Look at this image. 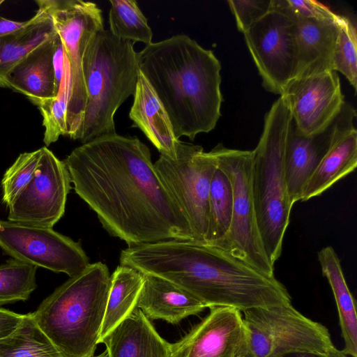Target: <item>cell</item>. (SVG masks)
Returning a JSON list of instances; mask_svg holds the SVG:
<instances>
[{"label": "cell", "instance_id": "cell-22", "mask_svg": "<svg viewBox=\"0 0 357 357\" xmlns=\"http://www.w3.org/2000/svg\"><path fill=\"white\" fill-rule=\"evenodd\" d=\"M36 2L38 9L27 26L0 37V88L10 89V77L15 67L56 33L43 0Z\"/></svg>", "mask_w": 357, "mask_h": 357}, {"label": "cell", "instance_id": "cell-23", "mask_svg": "<svg viewBox=\"0 0 357 357\" xmlns=\"http://www.w3.org/2000/svg\"><path fill=\"white\" fill-rule=\"evenodd\" d=\"M322 274L328 281L337 305L344 346L342 352L357 357V314L356 301L345 280L340 261L331 246L318 252Z\"/></svg>", "mask_w": 357, "mask_h": 357}, {"label": "cell", "instance_id": "cell-35", "mask_svg": "<svg viewBox=\"0 0 357 357\" xmlns=\"http://www.w3.org/2000/svg\"><path fill=\"white\" fill-rule=\"evenodd\" d=\"M24 314L0 307V340L13 334L22 323Z\"/></svg>", "mask_w": 357, "mask_h": 357}, {"label": "cell", "instance_id": "cell-5", "mask_svg": "<svg viewBox=\"0 0 357 357\" xmlns=\"http://www.w3.org/2000/svg\"><path fill=\"white\" fill-rule=\"evenodd\" d=\"M291 123L290 112L280 96L266 114L261 135L252 150L251 182L256 220L265 252L273 266L282 253L293 206L284 167Z\"/></svg>", "mask_w": 357, "mask_h": 357}, {"label": "cell", "instance_id": "cell-37", "mask_svg": "<svg viewBox=\"0 0 357 357\" xmlns=\"http://www.w3.org/2000/svg\"><path fill=\"white\" fill-rule=\"evenodd\" d=\"M278 357H348L342 350L334 347L327 352L293 351Z\"/></svg>", "mask_w": 357, "mask_h": 357}, {"label": "cell", "instance_id": "cell-11", "mask_svg": "<svg viewBox=\"0 0 357 357\" xmlns=\"http://www.w3.org/2000/svg\"><path fill=\"white\" fill-rule=\"evenodd\" d=\"M0 248L13 259L70 278L90 264L79 243L51 227L0 220Z\"/></svg>", "mask_w": 357, "mask_h": 357}, {"label": "cell", "instance_id": "cell-15", "mask_svg": "<svg viewBox=\"0 0 357 357\" xmlns=\"http://www.w3.org/2000/svg\"><path fill=\"white\" fill-rule=\"evenodd\" d=\"M280 97L290 112L296 130L305 135L324 129L345 102L339 76L333 70L294 78Z\"/></svg>", "mask_w": 357, "mask_h": 357}, {"label": "cell", "instance_id": "cell-31", "mask_svg": "<svg viewBox=\"0 0 357 357\" xmlns=\"http://www.w3.org/2000/svg\"><path fill=\"white\" fill-rule=\"evenodd\" d=\"M339 31L333 56V70L341 73L357 91V36L356 25L339 15Z\"/></svg>", "mask_w": 357, "mask_h": 357}, {"label": "cell", "instance_id": "cell-1", "mask_svg": "<svg viewBox=\"0 0 357 357\" xmlns=\"http://www.w3.org/2000/svg\"><path fill=\"white\" fill-rule=\"evenodd\" d=\"M63 162L75 193L103 228L128 247L196 241L158 177L149 147L137 137L99 136L75 148Z\"/></svg>", "mask_w": 357, "mask_h": 357}, {"label": "cell", "instance_id": "cell-2", "mask_svg": "<svg viewBox=\"0 0 357 357\" xmlns=\"http://www.w3.org/2000/svg\"><path fill=\"white\" fill-rule=\"evenodd\" d=\"M121 265L164 278L188 291L207 307L243 312L291 303L286 287L227 252L206 243L178 240L128 247Z\"/></svg>", "mask_w": 357, "mask_h": 357}, {"label": "cell", "instance_id": "cell-9", "mask_svg": "<svg viewBox=\"0 0 357 357\" xmlns=\"http://www.w3.org/2000/svg\"><path fill=\"white\" fill-rule=\"evenodd\" d=\"M43 2L61 38L69 64L66 136L76 140L86 103L83 59L94 36L104 29L102 11L95 3L82 0H43Z\"/></svg>", "mask_w": 357, "mask_h": 357}, {"label": "cell", "instance_id": "cell-34", "mask_svg": "<svg viewBox=\"0 0 357 357\" xmlns=\"http://www.w3.org/2000/svg\"><path fill=\"white\" fill-rule=\"evenodd\" d=\"M227 3L235 17L237 29L243 33L271 8V0H229Z\"/></svg>", "mask_w": 357, "mask_h": 357}, {"label": "cell", "instance_id": "cell-30", "mask_svg": "<svg viewBox=\"0 0 357 357\" xmlns=\"http://www.w3.org/2000/svg\"><path fill=\"white\" fill-rule=\"evenodd\" d=\"M65 53V52H64ZM70 93V68L65 54L63 73L56 96L38 107L45 127L43 142L48 146L60 135H67V110Z\"/></svg>", "mask_w": 357, "mask_h": 357}, {"label": "cell", "instance_id": "cell-7", "mask_svg": "<svg viewBox=\"0 0 357 357\" xmlns=\"http://www.w3.org/2000/svg\"><path fill=\"white\" fill-rule=\"evenodd\" d=\"M217 166L229 178L233 212L229 232L218 247L268 276L274 275L259 235L254 208L251 172L252 151L233 149L222 144L211 150Z\"/></svg>", "mask_w": 357, "mask_h": 357}, {"label": "cell", "instance_id": "cell-28", "mask_svg": "<svg viewBox=\"0 0 357 357\" xmlns=\"http://www.w3.org/2000/svg\"><path fill=\"white\" fill-rule=\"evenodd\" d=\"M109 3V31L114 36L134 43H152V31L136 1L110 0Z\"/></svg>", "mask_w": 357, "mask_h": 357}, {"label": "cell", "instance_id": "cell-19", "mask_svg": "<svg viewBox=\"0 0 357 357\" xmlns=\"http://www.w3.org/2000/svg\"><path fill=\"white\" fill-rule=\"evenodd\" d=\"M144 275L136 308L140 309L149 320L176 324L207 308L196 296L172 282L158 276Z\"/></svg>", "mask_w": 357, "mask_h": 357}, {"label": "cell", "instance_id": "cell-16", "mask_svg": "<svg viewBox=\"0 0 357 357\" xmlns=\"http://www.w3.org/2000/svg\"><path fill=\"white\" fill-rule=\"evenodd\" d=\"M209 309L202 321L172 344V357H249L241 311L231 307Z\"/></svg>", "mask_w": 357, "mask_h": 357}, {"label": "cell", "instance_id": "cell-24", "mask_svg": "<svg viewBox=\"0 0 357 357\" xmlns=\"http://www.w3.org/2000/svg\"><path fill=\"white\" fill-rule=\"evenodd\" d=\"M357 165V131L353 130L338 141L321 160L305 183L301 197L305 202L319 196Z\"/></svg>", "mask_w": 357, "mask_h": 357}, {"label": "cell", "instance_id": "cell-18", "mask_svg": "<svg viewBox=\"0 0 357 357\" xmlns=\"http://www.w3.org/2000/svg\"><path fill=\"white\" fill-rule=\"evenodd\" d=\"M338 17L337 15L334 19L294 22L298 49L294 78L333 70V56L339 31Z\"/></svg>", "mask_w": 357, "mask_h": 357}, {"label": "cell", "instance_id": "cell-17", "mask_svg": "<svg viewBox=\"0 0 357 357\" xmlns=\"http://www.w3.org/2000/svg\"><path fill=\"white\" fill-rule=\"evenodd\" d=\"M109 357H172V344L163 339L151 321L135 308L105 336Z\"/></svg>", "mask_w": 357, "mask_h": 357}, {"label": "cell", "instance_id": "cell-10", "mask_svg": "<svg viewBox=\"0 0 357 357\" xmlns=\"http://www.w3.org/2000/svg\"><path fill=\"white\" fill-rule=\"evenodd\" d=\"M155 172L188 221L196 241L205 243L208 223V197L217 162L211 151L180 141L176 158L160 155Z\"/></svg>", "mask_w": 357, "mask_h": 357}, {"label": "cell", "instance_id": "cell-14", "mask_svg": "<svg viewBox=\"0 0 357 357\" xmlns=\"http://www.w3.org/2000/svg\"><path fill=\"white\" fill-rule=\"evenodd\" d=\"M355 109L346 101L334 119L322 130L305 135L291 121L284 157L287 191L292 205L301 200L303 188L321 160L343 137L356 129Z\"/></svg>", "mask_w": 357, "mask_h": 357}, {"label": "cell", "instance_id": "cell-21", "mask_svg": "<svg viewBox=\"0 0 357 357\" xmlns=\"http://www.w3.org/2000/svg\"><path fill=\"white\" fill-rule=\"evenodd\" d=\"M59 35L31 52L13 69L10 77V89L25 96L38 107L54 98L56 86L53 58Z\"/></svg>", "mask_w": 357, "mask_h": 357}, {"label": "cell", "instance_id": "cell-36", "mask_svg": "<svg viewBox=\"0 0 357 357\" xmlns=\"http://www.w3.org/2000/svg\"><path fill=\"white\" fill-rule=\"evenodd\" d=\"M31 22V19L24 22H17L8 20L0 16V37L6 36L27 26Z\"/></svg>", "mask_w": 357, "mask_h": 357}, {"label": "cell", "instance_id": "cell-32", "mask_svg": "<svg viewBox=\"0 0 357 357\" xmlns=\"http://www.w3.org/2000/svg\"><path fill=\"white\" fill-rule=\"evenodd\" d=\"M41 153V148L31 152L21 153L5 172L1 181L2 200L7 207L33 178Z\"/></svg>", "mask_w": 357, "mask_h": 357}, {"label": "cell", "instance_id": "cell-33", "mask_svg": "<svg viewBox=\"0 0 357 357\" xmlns=\"http://www.w3.org/2000/svg\"><path fill=\"white\" fill-rule=\"evenodd\" d=\"M271 8L282 12L294 22L334 19L337 16L329 8L314 0H271Z\"/></svg>", "mask_w": 357, "mask_h": 357}, {"label": "cell", "instance_id": "cell-8", "mask_svg": "<svg viewBox=\"0 0 357 357\" xmlns=\"http://www.w3.org/2000/svg\"><path fill=\"white\" fill-rule=\"evenodd\" d=\"M249 357H278L293 351L327 352L334 347L327 328L291 303L243 311Z\"/></svg>", "mask_w": 357, "mask_h": 357}, {"label": "cell", "instance_id": "cell-12", "mask_svg": "<svg viewBox=\"0 0 357 357\" xmlns=\"http://www.w3.org/2000/svg\"><path fill=\"white\" fill-rule=\"evenodd\" d=\"M243 34L263 86L271 93L281 95L295 77L297 69L294 22L271 8Z\"/></svg>", "mask_w": 357, "mask_h": 357}, {"label": "cell", "instance_id": "cell-6", "mask_svg": "<svg viewBox=\"0 0 357 357\" xmlns=\"http://www.w3.org/2000/svg\"><path fill=\"white\" fill-rule=\"evenodd\" d=\"M134 43L98 31L83 59L86 103L76 137L82 144L115 132L114 115L134 94L139 76Z\"/></svg>", "mask_w": 357, "mask_h": 357}, {"label": "cell", "instance_id": "cell-4", "mask_svg": "<svg viewBox=\"0 0 357 357\" xmlns=\"http://www.w3.org/2000/svg\"><path fill=\"white\" fill-rule=\"evenodd\" d=\"M110 284L107 265L90 264L57 287L33 312L40 328L68 357L93 356Z\"/></svg>", "mask_w": 357, "mask_h": 357}, {"label": "cell", "instance_id": "cell-26", "mask_svg": "<svg viewBox=\"0 0 357 357\" xmlns=\"http://www.w3.org/2000/svg\"><path fill=\"white\" fill-rule=\"evenodd\" d=\"M0 357L68 356L43 333L30 312L13 334L0 340Z\"/></svg>", "mask_w": 357, "mask_h": 357}, {"label": "cell", "instance_id": "cell-38", "mask_svg": "<svg viewBox=\"0 0 357 357\" xmlns=\"http://www.w3.org/2000/svg\"><path fill=\"white\" fill-rule=\"evenodd\" d=\"M91 357H109L107 351L102 353L101 354L96 356H91Z\"/></svg>", "mask_w": 357, "mask_h": 357}, {"label": "cell", "instance_id": "cell-29", "mask_svg": "<svg viewBox=\"0 0 357 357\" xmlns=\"http://www.w3.org/2000/svg\"><path fill=\"white\" fill-rule=\"evenodd\" d=\"M37 268L16 259L0 265V306L29 298L37 287Z\"/></svg>", "mask_w": 357, "mask_h": 357}, {"label": "cell", "instance_id": "cell-27", "mask_svg": "<svg viewBox=\"0 0 357 357\" xmlns=\"http://www.w3.org/2000/svg\"><path fill=\"white\" fill-rule=\"evenodd\" d=\"M233 191L227 175L216 167L208 197V223L205 243L218 247L227 235L232 219Z\"/></svg>", "mask_w": 357, "mask_h": 357}, {"label": "cell", "instance_id": "cell-39", "mask_svg": "<svg viewBox=\"0 0 357 357\" xmlns=\"http://www.w3.org/2000/svg\"><path fill=\"white\" fill-rule=\"evenodd\" d=\"M4 2L3 0H0V6Z\"/></svg>", "mask_w": 357, "mask_h": 357}, {"label": "cell", "instance_id": "cell-25", "mask_svg": "<svg viewBox=\"0 0 357 357\" xmlns=\"http://www.w3.org/2000/svg\"><path fill=\"white\" fill-rule=\"evenodd\" d=\"M144 277L137 269L121 264L111 275L110 288L98 344L136 308Z\"/></svg>", "mask_w": 357, "mask_h": 357}, {"label": "cell", "instance_id": "cell-13", "mask_svg": "<svg viewBox=\"0 0 357 357\" xmlns=\"http://www.w3.org/2000/svg\"><path fill=\"white\" fill-rule=\"evenodd\" d=\"M41 150L33 178L8 206V220L52 228L65 213L71 181L64 162L47 147Z\"/></svg>", "mask_w": 357, "mask_h": 357}, {"label": "cell", "instance_id": "cell-20", "mask_svg": "<svg viewBox=\"0 0 357 357\" xmlns=\"http://www.w3.org/2000/svg\"><path fill=\"white\" fill-rule=\"evenodd\" d=\"M133 103L129 112L132 127L139 128L160 155L176 158L180 142L174 132L169 116L154 89L139 71Z\"/></svg>", "mask_w": 357, "mask_h": 357}, {"label": "cell", "instance_id": "cell-3", "mask_svg": "<svg viewBox=\"0 0 357 357\" xmlns=\"http://www.w3.org/2000/svg\"><path fill=\"white\" fill-rule=\"evenodd\" d=\"M139 71L162 103L176 137L194 140L221 116V64L187 35L152 43L137 52Z\"/></svg>", "mask_w": 357, "mask_h": 357}]
</instances>
